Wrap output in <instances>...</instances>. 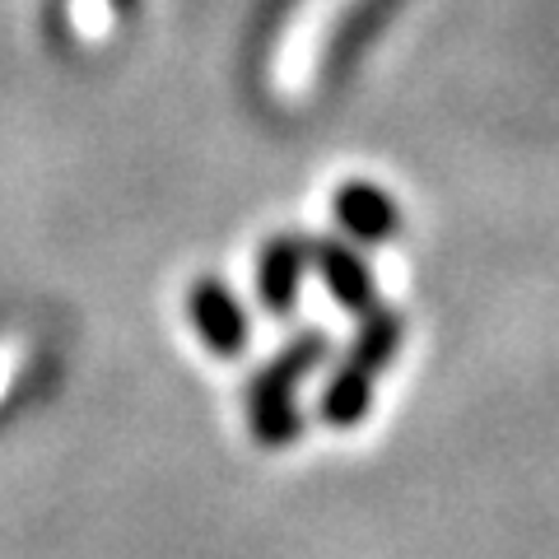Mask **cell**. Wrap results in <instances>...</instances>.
Listing matches in <instances>:
<instances>
[{
  "mask_svg": "<svg viewBox=\"0 0 559 559\" xmlns=\"http://www.w3.org/2000/svg\"><path fill=\"white\" fill-rule=\"evenodd\" d=\"M355 5L359 0H294L285 10L266 57V90L275 103H304L312 94V84L322 80L326 51Z\"/></svg>",
  "mask_w": 559,
  "mask_h": 559,
  "instance_id": "obj_1",
  "label": "cell"
},
{
  "mask_svg": "<svg viewBox=\"0 0 559 559\" xmlns=\"http://www.w3.org/2000/svg\"><path fill=\"white\" fill-rule=\"evenodd\" d=\"M345 210H349V219H355V229L369 234V238H382L392 229V205L382 197H373V191H349Z\"/></svg>",
  "mask_w": 559,
  "mask_h": 559,
  "instance_id": "obj_2",
  "label": "cell"
},
{
  "mask_svg": "<svg viewBox=\"0 0 559 559\" xmlns=\"http://www.w3.org/2000/svg\"><path fill=\"white\" fill-rule=\"evenodd\" d=\"M70 20H75L84 33H90V38H98V33L112 24V14H108V5H103V0H75V5H70Z\"/></svg>",
  "mask_w": 559,
  "mask_h": 559,
  "instance_id": "obj_3",
  "label": "cell"
},
{
  "mask_svg": "<svg viewBox=\"0 0 559 559\" xmlns=\"http://www.w3.org/2000/svg\"><path fill=\"white\" fill-rule=\"evenodd\" d=\"M10 369H14V349H5V355H0V392L10 388Z\"/></svg>",
  "mask_w": 559,
  "mask_h": 559,
  "instance_id": "obj_4",
  "label": "cell"
}]
</instances>
